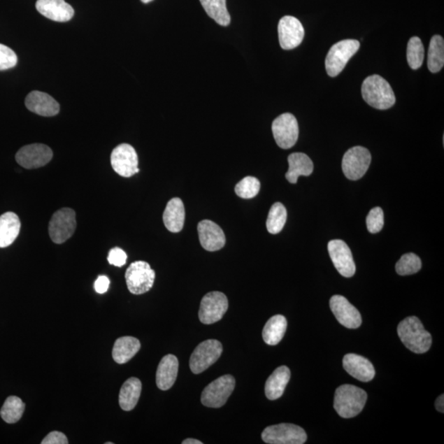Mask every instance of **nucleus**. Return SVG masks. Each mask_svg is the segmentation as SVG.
<instances>
[{"mask_svg":"<svg viewBox=\"0 0 444 444\" xmlns=\"http://www.w3.org/2000/svg\"><path fill=\"white\" fill-rule=\"evenodd\" d=\"M289 169L287 180L292 184H296L298 178L310 176L314 171V164L306 154L294 152L288 157Z\"/></svg>","mask_w":444,"mask_h":444,"instance_id":"b1692460","label":"nucleus"},{"mask_svg":"<svg viewBox=\"0 0 444 444\" xmlns=\"http://www.w3.org/2000/svg\"><path fill=\"white\" fill-rule=\"evenodd\" d=\"M185 219V210L182 200L179 198L171 199L163 213V222L167 230L172 233L180 232L184 227Z\"/></svg>","mask_w":444,"mask_h":444,"instance_id":"5701e85b","label":"nucleus"},{"mask_svg":"<svg viewBox=\"0 0 444 444\" xmlns=\"http://www.w3.org/2000/svg\"><path fill=\"white\" fill-rule=\"evenodd\" d=\"M53 152L45 144L35 143L22 147L16 154V161L25 169H36L52 160Z\"/></svg>","mask_w":444,"mask_h":444,"instance_id":"4468645a","label":"nucleus"},{"mask_svg":"<svg viewBox=\"0 0 444 444\" xmlns=\"http://www.w3.org/2000/svg\"><path fill=\"white\" fill-rule=\"evenodd\" d=\"M141 1L144 3H148L153 1V0H141Z\"/></svg>","mask_w":444,"mask_h":444,"instance_id":"c03bdc74","label":"nucleus"},{"mask_svg":"<svg viewBox=\"0 0 444 444\" xmlns=\"http://www.w3.org/2000/svg\"><path fill=\"white\" fill-rule=\"evenodd\" d=\"M371 162V154L361 146L349 149L345 153L342 167L344 175L350 180H357L366 175Z\"/></svg>","mask_w":444,"mask_h":444,"instance_id":"9d476101","label":"nucleus"},{"mask_svg":"<svg viewBox=\"0 0 444 444\" xmlns=\"http://www.w3.org/2000/svg\"><path fill=\"white\" fill-rule=\"evenodd\" d=\"M366 224L369 232L376 234L381 231L385 224L382 208L378 207L373 208L368 214Z\"/></svg>","mask_w":444,"mask_h":444,"instance_id":"e433bc0d","label":"nucleus"},{"mask_svg":"<svg viewBox=\"0 0 444 444\" xmlns=\"http://www.w3.org/2000/svg\"><path fill=\"white\" fill-rule=\"evenodd\" d=\"M330 258L339 273L352 278L355 273V264L352 251L343 241H331L328 245Z\"/></svg>","mask_w":444,"mask_h":444,"instance_id":"f3484780","label":"nucleus"},{"mask_svg":"<svg viewBox=\"0 0 444 444\" xmlns=\"http://www.w3.org/2000/svg\"><path fill=\"white\" fill-rule=\"evenodd\" d=\"M428 69L433 73H436L443 68L444 65V41L441 36L436 35L429 43L428 54Z\"/></svg>","mask_w":444,"mask_h":444,"instance_id":"7c9ffc66","label":"nucleus"},{"mask_svg":"<svg viewBox=\"0 0 444 444\" xmlns=\"http://www.w3.org/2000/svg\"><path fill=\"white\" fill-rule=\"evenodd\" d=\"M110 287V279L106 275H99L94 284L95 291L98 294H104L108 291Z\"/></svg>","mask_w":444,"mask_h":444,"instance_id":"a19ab883","label":"nucleus"},{"mask_svg":"<svg viewBox=\"0 0 444 444\" xmlns=\"http://www.w3.org/2000/svg\"><path fill=\"white\" fill-rule=\"evenodd\" d=\"M291 378V371L287 366H280L270 375L265 385V394L268 399L274 401L280 399Z\"/></svg>","mask_w":444,"mask_h":444,"instance_id":"393cba45","label":"nucleus"},{"mask_svg":"<svg viewBox=\"0 0 444 444\" xmlns=\"http://www.w3.org/2000/svg\"><path fill=\"white\" fill-rule=\"evenodd\" d=\"M260 182L257 178L247 176L236 186V194L245 199H253L259 193Z\"/></svg>","mask_w":444,"mask_h":444,"instance_id":"c9c22d12","label":"nucleus"},{"mask_svg":"<svg viewBox=\"0 0 444 444\" xmlns=\"http://www.w3.org/2000/svg\"><path fill=\"white\" fill-rule=\"evenodd\" d=\"M107 259H108L110 264L121 268L127 261V255L120 248L115 247L109 252Z\"/></svg>","mask_w":444,"mask_h":444,"instance_id":"58836bf2","label":"nucleus"},{"mask_svg":"<svg viewBox=\"0 0 444 444\" xmlns=\"http://www.w3.org/2000/svg\"><path fill=\"white\" fill-rule=\"evenodd\" d=\"M36 8L42 15L55 22H69L74 15L73 7L64 0H37Z\"/></svg>","mask_w":444,"mask_h":444,"instance_id":"6ab92c4d","label":"nucleus"},{"mask_svg":"<svg viewBox=\"0 0 444 444\" xmlns=\"http://www.w3.org/2000/svg\"><path fill=\"white\" fill-rule=\"evenodd\" d=\"M236 387V380L231 375H224L205 387L201 396L203 405L211 408H220L225 405Z\"/></svg>","mask_w":444,"mask_h":444,"instance_id":"0eeeda50","label":"nucleus"},{"mask_svg":"<svg viewBox=\"0 0 444 444\" xmlns=\"http://www.w3.org/2000/svg\"><path fill=\"white\" fill-rule=\"evenodd\" d=\"M361 93L367 104L377 110L389 109L396 103L394 92L390 84L377 74L364 79Z\"/></svg>","mask_w":444,"mask_h":444,"instance_id":"f03ea898","label":"nucleus"},{"mask_svg":"<svg viewBox=\"0 0 444 444\" xmlns=\"http://www.w3.org/2000/svg\"><path fill=\"white\" fill-rule=\"evenodd\" d=\"M262 438L269 444H303L307 441V434L298 425L279 424L266 427Z\"/></svg>","mask_w":444,"mask_h":444,"instance_id":"6e6552de","label":"nucleus"},{"mask_svg":"<svg viewBox=\"0 0 444 444\" xmlns=\"http://www.w3.org/2000/svg\"><path fill=\"white\" fill-rule=\"evenodd\" d=\"M25 105L30 111L45 117L58 115L60 109L59 103L52 96L38 91L31 92L27 95Z\"/></svg>","mask_w":444,"mask_h":444,"instance_id":"412c9836","label":"nucleus"},{"mask_svg":"<svg viewBox=\"0 0 444 444\" xmlns=\"http://www.w3.org/2000/svg\"><path fill=\"white\" fill-rule=\"evenodd\" d=\"M397 334L401 343L413 352L423 354L431 347L432 336L417 317H406L397 327Z\"/></svg>","mask_w":444,"mask_h":444,"instance_id":"f257e3e1","label":"nucleus"},{"mask_svg":"<svg viewBox=\"0 0 444 444\" xmlns=\"http://www.w3.org/2000/svg\"><path fill=\"white\" fill-rule=\"evenodd\" d=\"M287 212L284 205L280 203H275L271 208L268 220H266V229L270 234L275 235L282 231L285 224L287 222Z\"/></svg>","mask_w":444,"mask_h":444,"instance_id":"473e14b6","label":"nucleus"},{"mask_svg":"<svg viewBox=\"0 0 444 444\" xmlns=\"http://www.w3.org/2000/svg\"><path fill=\"white\" fill-rule=\"evenodd\" d=\"M25 404L20 397L11 396L8 397L0 410L2 419L8 424L17 423L24 413Z\"/></svg>","mask_w":444,"mask_h":444,"instance_id":"2f4dec72","label":"nucleus"},{"mask_svg":"<svg viewBox=\"0 0 444 444\" xmlns=\"http://www.w3.org/2000/svg\"><path fill=\"white\" fill-rule=\"evenodd\" d=\"M280 48L289 50L298 48L305 37V29L300 20L292 16H285L278 24Z\"/></svg>","mask_w":444,"mask_h":444,"instance_id":"2eb2a0df","label":"nucleus"},{"mask_svg":"<svg viewBox=\"0 0 444 444\" xmlns=\"http://www.w3.org/2000/svg\"><path fill=\"white\" fill-rule=\"evenodd\" d=\"M422 260L417 255L406 254L397 262L396 271L401 275H413L422 269Z\"/></svg>","mask_w":444,"mask_h":444,"instance_id":"f704fd0d","label":"nucleus"},{"mask_svg":"<svg viewBox=\"0 0 444 444\" xmlns=\"http://www.w3.org/2000/svg\"><path fill=\"white\" fill-rule=\"evenodd\" d=\"M330 307L341 324L350 329H358L362 324L361 315L347 298L336 294L331 298Z\"/></svg>","mask_w":444,"mask_h":444,"instance_id":"dca6fc26","label":"nucleus"},{"mask_svg":"<svg viewBox=\"0 0 444 444\" xmlns=\"http://www.w3.org/2000/svg\"><path fill=\"white\" fill-rule=\"evenodd\" d=\"M367 399L366 392L359 387L350 385H342L335 392L334 409L340 417L352 418L361 413Z\"/></svg>","mask_w":444,"mask_h":444,"instance_id":"7ed1b4c3","label":"nucleus"},{"mask_svg":"<svg viewBox=\"0 0 444 444\" xmlns=\"http://www.w3.org/2000/svg\"><path fill=\"white\" fill-rule=\"evenodd\" d=\"M228 300L225 294L219 292L206 294L201 301L199 317L204 324H213L221 320L228 310Z\"/></svg>","mask_w":444,"mask_h":444,"instance_id":"9b49d317","label":"nucleus"},{"mask_svg":"<svg viewBox=\"0 0 444 444\" xmlns=\"http://www.w3.org/2000/svg\"><path fill=\"white\" fill-rule=\"evenodd\" d=\"M287 328V321L282 315H275L266 322L263 330L264 342L270 345H278L282 340Z\"/></svg>","mask_w":444,"mask_h":444,"instance_id":"c85d7f7f","label":"nucleus"},{"mask_svg":"<svg viewBox=\"0 0 444 444\" xmlns=\"http://www.w3.org/2000/svg\"><path fill=\"white\" fill-rule=\"evenodd\" d=\"M436 408L439 413H444V396H439L436 401Z\"/></svg>","mask_w":444,"mask_h":444,"instance_id":"79ce46f5","label":"nucleus"},{"mask_svg":"<svg viewBox=\"0 0 444 444\" xmlns=\"http://www.w3.org/2000/svg\"><path fill=\"white\" fill-rule=\"evenodd\" d=\"M17 64V56L8 46L0 44V71L15 67Z\"/></svg>","mask_w":444,"mask_h":444,"instance_id":"4c0bfd02","label":"nucleus"},{"mask_svg":"<svg viewBox=\"0 0 444 444\" xmlns=\"http://www.w3.org/2000/svg\"><path fill=\"white\" fill-rule=\"evenodd\" d=\"M361 46L359 41L347 39L331 46L325 60L326 71L330 77H336L343 72L345 65Z\"/></svg>","mask_w":444,"mask_h":444,"instance_id":"20e7f679","label":"nucleus"},{"mask_svg":"<svg viewBox=\"0 0 444 444\" xmlns=\"http://www.w3.org/2000/svg\"><path fill=\"white\" fill-rule=\"evenodd\" d=\"M179 371V361L174 355H167L159 364L156 382L158 389L166 391L171 389L176 380Z\"/></svg>","mask_w":444,"mask_h":444,"instance_id":"4be33fe9","label":"nucleus"},{"mask_svg":"<svg viewBox=\"0 0 444 444\" xmlns=\"http://www.w3.org/2000/svg\"><path fill=\"white\" fill-rule=\"evenodd\" d=\"M222 345L217 340H207L201 343L192 353L189 367L191 371L199 375L212 366L221 357Z\"/></svg>","mask_w":444,"mask_h":444,"instance_id":"1a4fd4ad","label":"nucleus"},{"mask_svg":"<svg viewBox=\"0 0 444 444\" xmlns=\"http://www.w3.org/2000/svg\"><path fill=\"white\" fill-rule=\"evenodd\" d=\"M110 162L113 170L120 176L129 178L139 172L137 152L129 144L117 146L111 153Z\"/></svg>","mask_w":444,"mask_h":444,"instance_id":"ddd939ff","label":"nucleus"},{"mask_svg":"<svg viewBox=\"0 0 444 444\" xmlns=\"http://www.w3.org/2000/svg\"><path fill=\"white\" fill-rule=\"evenodd\" d=\"M424 58V48L422 40L418 36H413L408 41L406 50V59L409 66L417 70L422 66Z\"/></svg>","mask_w":444,"mask_h":444,"instance_id":"72a5a7b5","label":"nucleus"},{"mask_svg":"<svg viewBox=\"0 0 444 444\" xmlns=\"http://www.w3.org/2000/svg\"><path fill=\"white\" fill-rule=\"evenodd\" d=\"M208 15L222 27L231 23V16L227 8V0H200Z\"/></svg>","mask_w":444,"mask_h":444,"instance_id":"c756f323","label":"nucleus"},{"mask_svg":"<svg viewBox=\"0 0 444 444\" xmlns=\"http://www.w3.org/2000/svg\"><path fill=\"white\" fill-rule=\"evenodd\" d=\"M155 271L144 261H137L131 264L125 273L129 291L134 294H142L150 291L155 282Z\"/></svg>","mask_w":444,"mask_h":444,"instance_id":"39448f33","label":"nucleus"},{"mask_svg":"<svg viewBox=\"0 0 444 444\" xmlns=\"http://www.w3.org/2000/svg\"><path fill=\"white\" fill-rule=\"evenodd\" d=\"M183 444H202L203 443L195 438H187L182 442Z\"/></svg>","mask_w":444,"mask_h":444,"instance_id":"37998d69","label":"nucleus"},{"mask_svg":"<svg viewBox=\"0 0 444 444\" xmlns=\"http://www.w3.org/2000/svg\"><path fill=\"white\" fill-rule=\"evenodd\" d=\"M273 137L280 148L289 149L296 145L299 137V125L292 114L280 115L272 125Z\"/></svg>","mask_w":444,"mask_h":444,"instance_id":"f8f14e48","label":"nucleus"},{"mask_svg":"<svg viewBox=\"0 0 444 444\" xmlns=\"http://www.w3.org/2000/svg\"><path fill=\"white\" fill-rule=\"evenodd\" d=\"M77 227L76 213L64 208L55 213L49 223V234L55 244L62 245L71 238Z\"/></svg>","mask_w":444,"mask_h":444,"instance_id":"423d86ee","label":"nucleus"},{"mask_svg":"<svg viewBox=\"0 0 444 444\" xmlns=\"http://www.w3.org/2000/svg\"><path fill=\"white\" fill-rule=\"evenodd\" d=\"M42 444H68L69 441L65 434L59 432H51L41 442Z\"/></svg>","mask_w":444,"mask_h":444,"instance_id":"ea45409f","label":"nucleus"},{"mask_svg":"<svg viewBox=\"0 0 444 444\" xmlns=\"http://www.w3.org/2000/svg\"><path fill=\"white\" fill-rule=\"evenodd\" d=\"M343 367L350 375L361 382L371 381L375 376V367L368 359L361 355H345L343 358Z\"/></svg>","mask_w":444,"mask_h":444,"instance_id":"aec40b11","label":"nucleus"},{"mask_svg":"<svg viewBox=\"0 0 444 444\" xmlns=\"http://www.w3.org/2000/svg\"><path fill=\"white\" fill-rule=\"evenodd\" d=\"M142 392V382L137 378H130L121 387L119 396L120 408L126 411L132 410L137 406Z\"/></svg>","mask_w":444,"mask_h":444,"instance_id":"cd10ccee","label":"nucleus"},{"mask_svg":"<svg viewBox=\"0 0 444 444\" xmlns=\"http://www.w3.org/2000/svg\"><path fill=\"white\" fill-rule=\"evenodd\" d=\"M198 232L200 244L204 250L214 252L225 246V234L217 224L209 220H204L199 223Z\"/></svg>","mask_w":444,"mask_h":444,"instance_id":"a211bd4d","label":"nucleus"},{"mask_svg":"<svg viewBox=\"0 0 444 444\" xmlns=\"http://www.w3.org/2000/svg\"><path fill=\"white\" fill-rule=\"evenodd\" d=\"M21 222L17 215L8 212L0 216V248L11 245L20 235Z\"/></svg>","mask_w":444,"mask_h":444,"instance_id":"a878e982","label":"nucleus"},{"mask_svg":"<svg viewBox=\"0 0 444 444\" xmlns=\"http://www.w3.org/2000/svg\"><path fill=\"white\" fill-rule=\"evenodd\" d=\"M141 344L138 339L133 336H122L115 341L112 357L116 363L125 364L139 352Z\"/></svg>","mask_w":444,"mask_h":444,"instance_id":"bb28decb","label":"nucleus"}]
</instances>
